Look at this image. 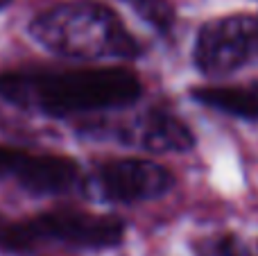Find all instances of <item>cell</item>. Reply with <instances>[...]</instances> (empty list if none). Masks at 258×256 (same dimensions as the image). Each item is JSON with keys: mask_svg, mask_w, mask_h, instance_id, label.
<instances>
[{"mask_svg": "<svg viewBox=\"0 0 258 256\" xmlns=\"http://www.w3.org/2000/svg\"><path fill=\"white\" fill-rule=\"evenodd\" d=\"M141 95V80L125 68L9 71L0 75V100L52 118L127 107Z\"/></svg>", "mask_w": 258, "mask_h": 256, "instance_id": "6da1fadb", "label": "cell"}, {"mask_svg": "<svg viewBox=\"0 0 258 256\" xmlns=\"http://www.w3.org/2000/svg\"><path fill=\"white\" fill-rule=\"evenodd\" d=\"M30 36L45 50L75 59H134L141 45L113 9L93 0H68L32 18Z\"/></svg>", "mask_w": 258, "mask_h": 256, "instance_id": "7a4b0ae2", "label": "cell"}, {"mask_svg": "<svg viewBox=\"0 0 258 256\" xmlns=\"http://www.w3.org/2000/svg\"><path fill=\"white\" fill-rule=\"evenodd\" d=\"M127 225L116 216L57 209L41 216L14 220L0 213V252L25 254L41 243H61L80 249H109L125 240Z\"/></svg>", "mask_w": 258, "mask_h": 256, "instance_id": "3957f363", "label": "cell"}, {"mask_svg": "<svg viewBox=\"0 0 258 256\" xmlns=\"http://www.w3.org/2000/svg\"><path fill=\"white\" fill-rule=\"evenodd\" d=\"M258 57V16L233 14L204 23L192 59L204 75H227Z\"/></svg>", "mask_w": 258, "mask_h": 256, "instance_id": "277c9868", "label": "cell"}, {"mask_svg": "<svg viewBox=\"0 0 258 256\" xmlns=\"http://www.w3.org/2000/svg\"><path fill=\"white\" fill-rule=\"evenodd\" d=\"M174 186L165 166L147 159H113L100 163L91 175V190L104 202L136 204L163 198Z\"/></svg>", "mask_w": 258, "mask_h": 256, "instance_id": "5b68a950", "label": "cell"}, {"mask_svg": "<svg viewBox=\"0 0 258 256\" xmlns=\"http://www.w3.org/2000/svg\"><path fill=\"white\" fill-rule=\"evenodd\" d=\"M16 179L34 195H59L80 181V166L75 159L61 154L27 152L16 172Z\"/></svg>", "mask_w": 258, "mask_h": 256, "instance_id": "8992f818", "label": "cell"}, {"mask_svg": "<svg viewBox=\"0 0 258 256\" xmlns=\"http://www.w3.org/2000/svg\"><path fill=\"white\" fill-rule=\"evenodd\" d=\"M136 143L150 152H188L195 148V134L165 109H150L138 118Z\"/></svg>", "mask_w": 258, "mask_h": 256, "instance_id": "52a82bcc", "label": "cell"}, {"mask_svg": "<svg viewBox=\"0 0 258 256\" xmlns=\"http://www.w3.org/2000/svg\"><path fill=\"white\" fill-rule=\"evenodd\" d=\"M195 102L227 113L233 118L258 122V82L247 84H220V86H195L190 91Z\"/></svg>", "mask_w": 258, "mask_h": 256, "instance_id": "ba28073f", "label": "cell"}, {"mask_svg": "<svg viewBox=\"0 0 258 256\" xmlns=\"http://www.w3.org/2000/svg\"><path fill=\"white\" fill-rule=\"evenodd\" d=\"M195 256H258V240H245L233 231L211 234L192 243Z\"/></svg>", "mask_w": 258, "mask_h": 256, "instance_id": "9c48e42d", "label": "cell"}, {"mask_svg": "<svg viewBox=\"0 0 258 256\" xmlns=\"http://www.w3.org/2000/svg\"><path fill=\"white\" fill-rule=\"evenodd\" d=\"M129 7L156 32H170L174 25V9L168 0H125Z\"/></svg>", "mask_w": 258, "mask_h": 256, "instance_id": "30bf717a", "label": "cell"}, {"mask_svg": "<svg viewBox=\"0 0 258 256\" xmlns=\"http://www.w3.org/2000/svg\"><path fill=\"white\" fill-rule=\"evenodd\" d=\"M25 154L27 152L21 150V148L0 145V177H16V172H18V168H21Z\"/></svg>", "mask_w": 258, "mask_h": 256, "instance_id": "8fae6325", "label": "cell"}, {"mask_svg": "<svg viewBox=\"0 0 258 256\" xmlns=\"http://www.w3.org/2000/svg\"><path fill=\"white\" fill-rule=\"evenodd\" d=\"M9 5H12V0H0V12H3L5 7H9Z\"/></svg>", "mask_w": 258, "mask_h": 256, "instance_id": "7c38bea8", "label": "cell"}]
</instances>
